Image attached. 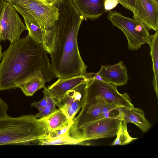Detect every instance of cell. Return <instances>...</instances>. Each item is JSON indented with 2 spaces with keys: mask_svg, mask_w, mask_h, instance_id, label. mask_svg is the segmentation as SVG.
I'll list each match as a JSON object with an SVG mask.
<instances>
[{
  "mask_svg": "<svg viewBox=\"0 0 158 158\" xmlns=\"http://www.w3.org/2000/svg\"><path fill=\"white\" fill-rule=\"evenodd\" d=\"M47 53L28 34L10 44L0 63V91L18 88L37 76L51 81L55 76Z\"/></svg>",
  "mask_w": 158,
  "mask_h": 158,
  "instance_id": "obj_1",
  "label": "cell"
},
{
  "mask_svg": "<svg viewBox=\"0 0 158 158\" xmlns=\"http://www.w3.org/2000/svg\"><path fill=\"white\" fill-rule=\"evenodd\" d=\"M55 24L53 49L50 54L55 77L67 78L92 74L87 73V66L78 46V32L84 18L71 0H63Z\"/></svg>",
  "mask_w": 158,
  "mask_h": 158,
  "instance_id": "obj_2",
  "label": "cell"
},
{
  "mask_svg": "<svg viewBox=\"0 0 158 158\" xmlns=\"http://www.w3.org/2000/svg\"><path fill=\"white\" fill-rule=\"evenodd\" d=\"M63 0H5L10 3L23 18L40 27L44 34L42 45L52 52L55 36V24Z\"/></svg>",
  "mask_w": 158,
  "mask_h": 158,
  "instance_id": "obj_3",
  "label": "cell"
},
{
  "mask_svg": "<svg viewBox=\"0 0 158 158\" xmlns=\"http://www.w3.org/2000/svg\"><path fill=\"white\" fill-rule=\"evenodd\" d=\"M48 132L46 122L35 115L0 118V145L38 143Z\"/></svg>",
  "mask_w": 158,
  "mask_h": 158,
  "instance_id": "obj_4",
  "label": "cell"
},
{
  "mask_svg": "<svg viewBox=\"0 0 158 158\" xmlns=\"http://www.w3.org/2000/svg\"><path fill=\"white\" fill-rule=\"evenodd\" d=\"M112 25L124 34L130 51L137 50L144 44L148 43L151 35L146 26L138 20L130 18L115 11H109L107 16Z\"/></svg>",
  "mask_w": 158,
  "mask_h": 158,
  "instance_id": "obj_5",
  "label": "cell"
},
{
  "mask_svg": "<svg viewBox=\"0 0 158 158\" xmlns=\"http://www.w3.org/2000/svg\"><path fill=\"white\" fill-rule=\"evenodd\" d=\"M120 119L118 115L85 123L80 126H71L69 135L82 143L85 141L116 136Z\"/></svg>",
  "mask_w": 158,
  "mask_h": 158,
  "instance_id": "obj_6",
  "label": "cell"
},
{
  "mask_svg": "<svg viewBox=\"0 0 158 158\" xmlns=\"http://www.w3.org/2000/svg\"><path fill=\"white\" fill-rule=\"evenodd\" d=\"M87 95L85 103H91L97 97H101L108 103L119 107H134L131 98L126 93H119L117 86L106 81L97 80L92 76L87 81Z\"/></svg>",
  "mask_w": 158,
  "mask_h": 158,
  "instance_id": "obj_7",
  "label": "cell"
},
{
  "mask_svg": "<svg viewBox=\"0 0 158 158\" xmlns=\"http://www.w3.org/2000/svg\"><path fill=\"white\" fill-rule=\"evenodd\" d=\"M26 30V26L12 5L4 1L0 15V41L8 40L12 43L19 40Z\"/></svg>",
  "mask_w": 158,
  "mask_h": 158,
  "instance_id": "obj_8",
  "label": "cell"
},
{
  "mask_svg": "<svg viewBox=\"0 0 158 158\" xmlns=\"http://www.w3.org/2000/svg\"><path fill=\"white\" fill-rule=\"evenodd\" d=\"M87 85V81L84 82L67 91L60 104L59 108L64 112L70 121H73L86 103Z\"/></svg>",
  "mask_w": 158,
  "mask_h": 158,
  "instance_id": "obj_9",
  "label": "cell"
},
{
  "mask_svg": "<svg viewBox=\"0 0 158 158\" xmlns=\"http://www.w3.org/2000/svg\"><path fill=\"white\" fill-rule=\"evenodd\" d=\"M134 19L143 23L148 30L158 29V2L155 0H135Z\"/></svg>",
  "mask_w": 158,
  "mask_h": 158,
  "instance_id": "obj_10",
  "label": "cell"
},
{
  "mask_svg": "<svg viewBox=\"0 0 158 158\" xmlns=\"http://www.w3.org/2000/svg\"><path fill=\"white\" fill-rule=\"evenodd\" d=\"M106 102L102 98L98 96L91 103H85L78 116L73 118L72 126H80L87 123L109 118L105 107Z\"/></svg>",
  "mask_w": 158,
  "mask_h": 158,
  "instance_id": "obj_11",
  "label": "cell"
},
{
  "mask_svg": "<svg viewBox=\"0 0 158 158\" xmlns=\"http://www.w3.org/2000/svg\"><path fill=\"white\" fill-rule=\"evenodd\" d=\"M94 73L89 75H81L67 78H59L48 87L56 101L58 108L66 93L82 83L87 82Z\"/></svg>",
  "mask_w": 158,
  "mask_h": 158,
  "instance_id": "obj_12",
  "label": "cell"
},
{
  "mask_svg": "<svg viewBox=\"0 0 158 158\" xmlns=\"http://www.w3.org/2000/svg\"><path fill=\"white\" fill-rule=\"evenodd\" d=\"M127 69L123 61L112 65H101L97 72L106 82L116 86L126 85L129 79Z\"/></svg>",
  "mask_w": 158,
  "mask_h": 158,
  "instance_id": "obj_13",
  "label": "cell"
},
{
  "mask_svg": "<svg viewBox=\"0 0 158 158\" xmlns=\"http://www.w3.org/2000/svg\"><path fill=\"white\" fill-rule=\"evenodd\" d=\"M84 19L96 20L107 12L104 8L105 0H71Z\"/></svg>",
  "mask_w": 158,
  "mask_h": 158,
  "instance_id": "obj_14",
  "label": "cell"
},
{
  "mask_svg": "<svg viewBox=\"0 0 158 158\" xmlns=\"http://www.w3.org/2000/svg\"><path fill=\"white\" fill-rule=\"evenodd\" d=\"M117 110L120 120H123L127 123H131L135 124L143 132L147 131L150 128V124L146 118L145 113L141 109L134 107H121Z\"/></svg>",
  "mask_w": 158,
  "mask_h": 158,
  "instance_id": "obj_15",
  "label": "cell"
},
{
  "mask_svg": "<svg viewBox=\"0 0 158 158\" xmlns=\"http://www.w3.org/2000/svg\"><path fill=\"white\" fill-rule=\"evenodd\" d=\"M150 48V55L152 63L153 79L152 81L154 90L158 97V31L151 35L148 43Z\"/></svg>",
  "mask_w": 158,
  "mask_h": 158,
  "instance_id": "obj_16",
  "label": "cell"
},
{
  "mask_svg": "<svg viewBox=\"0 0 158 158\" xmlns=\"http://www.w3.org/2000/svg\"><path fill=\"white\" fill-rule=\"evenodd\" d=\"M41 118L46 123L49 132L59 129L72 121L69 120L64 112L60 108L56 109L48 116Z\"/></svg>",
  "mask_w": 158,
  "mask_h": 158,
  "instance_id": "obj_17",
  "label": "cell"
},
{
  "mask_svg": "<svg viewBox=\"0 0 158 158\" xmlns=\"http://www.w3.org/2000/svg\"><path fill=\"white\" fill-rule=\"evenodd\" d=\"M45 80L43 76H37L18 86L26 96H32L35 93L42 88H46Z\"/></svg>",
  "mask_w": 158,
  "mask_h": 158,
  "instance_id": "obj_18",
  "label": "cell"
},
{
  "mask_svg": "<svg viewBox=\"0 0 158 158\" xmlns=\"http://www.w3.org/2000/svg\"><path fill=\"white\" fill-rule=\"evenodd\" d=\"M127 123L120 120L116 134L117 137L111 145H123L127 144L137 139L131 137L127 131Z\"/></svg>",
  "mask_w": 158,
  "mask_h": 158,
  "instance_id": "obj_19",
  "label": "cell"
},
{
  "mask_svg": "<svg viewBox=\"0 0 158 158\" xmlns=\"http://www.w3.org/2000/svg\"><path fill=\"white\" fill-rule=\"evenodd\" d=\"M46 136L39 139L38 145L78 144L81 143L79 141L73 138L69 134L53 138H48Z\"/></svg>",
  "mask_w": 158,
  "mask_h": 158,
  "instance_id": "obj_20",
  "label": "cell"
},
{
  "mask_svg": "<svg viewBox=\"0 0 158 158\" xmlns=\"http://www.w3.org/2000/svg\"><path fill=\"white\" fill-rule=\"evenodd\" d=\"M43 92L47 96V103L43 111L39 112L38 113L35 115L37 118L46 117L52 113L56 109V106L57 102L49 90L46 87L44 88Z\"/></svg>",
  "mask_w": 158,
  "mask_h": 158,
  "instance_id": "obj_21",
  "label": "cell"
},
{
  "mask_svg": "<svg viewBox=\"0 0 158 158\" xmlns=\"http://www.w3.org/2000/svg\"><path fill=\"white\" fill-rule=\"evenodd\" d=\"M28 34L35 41L43 45L44 39V34L41 28L36 25L24 18Z\"/></svg>",
  "mask_w": 158,
  "mask_h": 158,
  "instance_id": "obj_22",
  "label": "cell"
},
{
  "mask_svg": "<svg viewBox=\"0 0 158 158\" xmlns=\"http://www.w3.org/2000/svg\"><path fill=\"white\" fill-rule=\"evenodd\" d=\"M73 123V121L67 125L59 129L49 132L46 136L48 138H53L69 135L70 129Z\"/></svg>",
  "mask_w": 158,
  "mask_h": 158,
  "instance_id": "obj_23",
  "label": "cell"
},
{
  "mask_svg": "<svg viewBox=\"0 0 158 158\" xmlns=\"http://www.w3.org/2000/svg\"><path fill=\"white\" fill-rule=\"evenodd\" d=\"M44 94V97L41 100L38 102L35 101L31 105V106L36 108L39 110V112L43 111L47 105V97L45 94Z\"/></svg>",
  "mask_w": 158,
  "mask_h": 158,
  "instance_id": "obj_24",
  "label": "cell"
},
{
  "mask_svg": "<svg viewBox=\"0 0 158 158\" xmlns=\"http://www.w3.org/2000/svg\"><path fill=\"white\" fill-rule=\"evenodd\" d=\"M119 3L124 7L132 12L135 10V0H122Z\"/></svg>",
  "mask_w": 158,
  "mask_h": 158,
  "instance_id": "obj_25",
  "label": "cell"
},
{
  "mask_svg": "<svg viewBox=\"0 0 158 158\" xmlns=\"http://www.w3.org/2000/svg\"><path fill=\"white\" fill-rule=\"evenodd\" d=\"M9 106L7 103L4 101L0 96V118L7 115Z\"/></svg>",
  "mask_w": 158,
  "mask_h": 158,
  "instance_id": "obj_26",
  "label": "cell"
},
{
  "mask_svg": "<svg viewBox=\"0 0 158 158\" xmlns=\"http://www.w3.org/2000/svg\"><path fill=\"white\" fill-rule=\"evenodd\" d=\"M118 3V2L116 0H105L104 4L105 9L107 11H110Z\"/></svg>",
  "mask_w": 158,
  "mask_h": 158,
  "instance_id": "obj_27",
  "label": "cell"
},
{
  "mask_svg": "<svg viewBox=\"0 0 158 158\" xmlns=\"http://www.w3.org/2000/svg\"><path fill=\"white\" fill-rule=\"evenodd\" d=\"M93 77L94 78L97 80L100 81H105L102 78V77L97 73L94 74V76H93Z\"/></svg>",
  "mask_w": 158,
  "mask_h": 158,
  "instance_id": "obj_28",
  "label": "cell"
},
{
  "mask_svg": "<svg viewBox=\"0 0 158 158\" xmlns=\"http://www.w3.org/2000/svg\"><path fill=\"white\" fill-rule=\"evenodd\" d=\"M5 0H0V15L3 7L4 2Z\"/></svg>",
  "mask_w": 158,
  "mask_h": 158,
  "instance_id": "obj_29",
  "label": "cell"
},
{
  "mask_svg": "<svg viewBox=\"0 0 158 158\" xmlns=\"http://www.w3.org/2000/svg\"><path fill=\"white\" fill-rule=\"evenodd\" d=\"M0 41H0V60H1L2 58V47Z\"/></svg>",
  "mask_w": 158,
  "mask_h": 158,
  "instance_id": "obj_30",
  "label": "cell"
},
{
  "mask_svg": "<svg viewBox=\"0 0 158 158\" xmlns=\"http://www.w3.org/2000/svg\"><path fill=\"white\" fill-rule=\"evenodd\" d=\"M117 0L118 2V3H119L122 0Z\"/></svg>",
  "mask_w": 158,
  "mask_h": 158,
  "instance_id": "obj_31",
  "label": "cell"
},
{
  "mask_svg": "<svg viewBox=\"0 0 158 158\" xmlns=\"http://www.w3.org/2000/svg\"><path fill=\"white\" fill-rule=\"evenodd\" d=\"M155 0L156 1V2H158V0Z\"/></svg>",
  "mask_w": 158,
  "mask_h": 158,
  "instance_id": "obj_32",
  "label": "cell"
}]
</instances>
